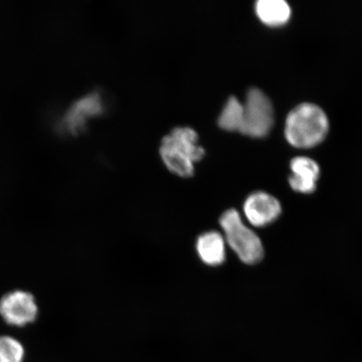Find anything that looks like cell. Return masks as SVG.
<instances>
[{"label": "cell", "mask_w": 362, "mask_h": 362, "mask_svg": "<svg viewBox=\"0 0 362 362\" xmlns=\"http://www.w3.org/2000/svg\"><path fill=\"white\" fill-rule=\"evenodd\" d=\"M329 129L328 117L322 108L314 103H304L288 113L284 135L292 146L310 148L323 142Z\"/></svg>", "instance_id": "6da1fadb"}, {"label": "cell", "mask_w": 362, "mask_h": 362, "mask_svg": "<svg viewBox=\"0 0 362 362\" xmlns=\"http://www.w3.org/2000/svg\"><path fill=\"white\" fill-rule=\"evenodd\" d=\"M225 241L244 264L252 265L259 262L264 255L261 239L243 223L239 212L230 209L220 218Z\"/></svg>", "instance_id": "7a4b0ae2"}, {"label": "cell", "mask_w": 362, "mask_h": 362, "mask_svg": "<svg viewBox=\"0 0 362 362\" xmlns=\"http://www.w3.org/2000/svg\"><path fill=\"white\" fill-rule=\"evenodd\" d=\"M243 104V120L240 133L252 138L268 135L274 123L273 104L262 90H248Z\"/></svg>", "instance_id": "3957f363"}, {"label": "cell", "mask_w": 362, "mask_h": 362, "mask_svg": "<svg viewBox=\"0 0 362 362\" xmlns=\"http://www.w3.org/2000/svg\"><path fill=\"white\" fill-rule=\"evenodd\" d=\"M38 315V307L30 293L16 291L0 300V315L6 323L23 327L33 323Z\"/></svg>", "instance_id": "277c9868"}, {"label": "cell", "mask_w": 362, "mask_h": 362, "mask_svg": "<svg viewBox=\"0 0 362 362\" xmlns=\"http://www.w3.org/2000/svg\"><path fill=\"white\" fill-rule=\"evenodd\" d=\"M244 215L255 228H264L279 218L282 212L277 198L264 192H253L243 205Z\"/></svg>", "instance_id": "5b68a950"}, {"label": "cell", "mask_w": 362, "mask_h": 362, "mask_svg": "<svg viewBox=\"0 0 362 362\" xmlns=\"http://www.w3.org/2000/svg\"><path fill=\"white\" fill-rule=\"evenodd\" d=\"M104 103L100 93L93 92L86 95L72 104L63 119V125L68 133L76 134L85 129L90 117L100 115Z\"/></svg>", "instance_id": "8992f818"}, {"label": "cell", "mask_w": 362, "mask_h": 362, "mask_svg": "<svg viewBox=\"0 0 362 362\" xmlns=\"http://www.w3.org/2000/svg\"><path fill=\"white\" fill-rule=\"evenodd\" d=\"M292 174L288 183L294 192L311 194L316 189V182L320 175L317 162L310 158L300 156L293 158L291 162Z\"/></svg>", "instance_id": "52a82bcc"}, {"label": "cell", "mask_w": 362, "mask_h": 362, "mask_svg": "<svg viewBox=\"0 0 362 362\" xmlns=\"http://www.w3.org/2000/svg\"><path fill=\"white\" fill-rule=\"evenodd\" d=\"M160 153L167 168L174 174L181 177H189L194 174V163L187 153L175 146L168 134L162 139Z\"/></svg>", "instance_id": "ba28073f"}, {"label": "cell", "mask_w": 362, "mask_h": 362, "mask_svg": "<svg viewBox=\"0 0 362 362\" xmlns=\"http://www.w3.org/2000/svg\"><path fill=\"white\" fill-rule=\"evenodd\" d=\"M225 242L223 235L214 230L201 235L197 243L199 257L211 267L223 264L226 260Z\"/></svg>", "instance_id": "9c48e42d"}, {"label": "cell", "mask_w": 362, "mask_h": 362, "mask_svg": "<svg viewBox=\"0 0 362 362\" xmlns=\"http://www.w3.org/2000/svg\"><path fill=\"white\" fill-rule=\"evenodd\" d=\"M255 11L259 20L269 26H281L291 19V8L284 0H259Z\"/></svg>", "instance_id": "30bf717a"}, {"label": "cell", "mask_w": 362, "mask_h": 362, "mask_svg": "<svg viewBox=\"0 0 362 362\" xmlns=\"http://www.w3.org/2000/svg\"><path fill=\"white\" fill-rule=\"evenodd\" d=\"M168 135L175 146L187 153L194 163L201 160L205 156V149L199 144V136L194 129L177 127Z\"/></svg>", "instance_id": "8fae6325"}, {"label": "cell", "mask_w": 362, "mask_h": 362, "mask_svg": "<svg viewBox=\"0 0 362 362\" xmlns=\"http://www.w3.org/2000/svg\"><path fill=\"white\" fill-rule=\"evenodd\" d=\"M243 104L236 97H230L221 110L218 120L221 129L226 131H238L242 128Z\"/></svg>", "instance_id": "7c38bea8"}, {"label": "cell", "mask_w": 362, "mask_h": 362, "mask_svg": "<svg viewBox=\"0 0 362 362\" xmlns=\"http://www.w3.org/2000/svg\"><path fill=\"white\" fill-rule=\"evenodd\" d=\"M25 348L16 338L0 336V362H24Z\"/></svg>", "instance_id": "4fadbf2b"}]
</instances>
